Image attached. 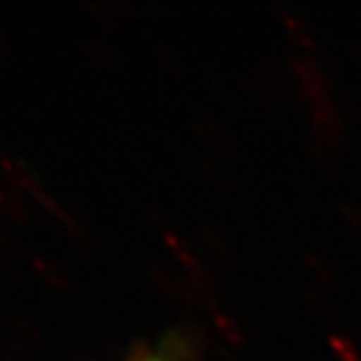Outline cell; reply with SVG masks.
<instances>
[{"label": "cell", "mask_w": 361, "mask_h": 361, "mask_svg": "<svg viewBox=\"0 0 361 361\" xmlns=\"http://www.w3.org/2000/svg\"><path fill=\"white\" fill-rule=\"evenodd\" d=\"M127 361H175V357L171 353H161V351H155V353H141L137 357H130Z\"/></svg>", "instance_id": "cell-1"}]
</instances>
